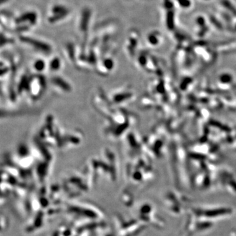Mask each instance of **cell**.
I'll return each instance as SVG.
<instances>
[{
    "label": "cell",
    "instance_id": "cell-1",
    "mask_svg": "<svg viewBox=\"0 0 236 236\" xmlns=\"http://www.w3.org/2000/svg\"><path fill=\"white\" fill-rule=\"evenodd\" d=\"M20 40L22 41L23 42L27 43L28 45L33 46L34 47V48L36 49L43 51H48L51 49V47L47 43H43V41H39L38 39L31 38L27 36H22L20 38Z\"/></svg>",
    "mask_w": 236,
    "mask_h": 236
},
{
    "label": "cell",
    "instance_id": "cell-2",
    "mask_svg": "<svg viewBox=\"0 0 236 236\" xmlns=\"http://www.w3.org/2000/svg\"><path fill=\"white\" fill-rule=\"evenodd\" d=\"M91 17V12L88 9L83 11L82 15V18L80 22V28L83 31H85L87 28V25L89 24V20Z\"/></svg>",
    "mask_w": 236,
    "mask_h": 236
},
{
    "label": "cell",
    "instance_id": "cell-3",
    "mask_svg": "<svg viewBox=\"0 0 236 236\" xmlns=\"http://www.w3.org/2000/svg\"><path fill=\"white\" fill-rule=\"evenodd\" d=\"M167 25L169 29H173L174 28V13L169 12L167 17Z\"/></svg>",
    "mask_w": 236,
    "mask_h": 236
},
{
    "label": "cell",
    "instance_id": "cell-4",
    "mask_svg": "<svg viewBox=\"0 0 236 236\" xmlns=\"http://www.w3.org/2000/svg\"><path fill=\"white\" fill-rule=\"evenodd\" d=\"M222 3H223V5L226 8H227L228 9H229V10H231V11H232L233 13H235L236 11L235 10L234 7H233L232 6V5L228 1H227V0H224V1H222Z\"/></svg>",
    "mask_w": 236,
    "mask_h": 236
},
{
    "label": "cell",
    "instance_id": "cell-5",
    "mask_svg": "<svg viewBox=\"0 0 236 236\" xmlns=\"http://www.w3.org/2000/svg\"><path fill=\"white\" fill-rule=\"evenodd\" d=\"M177 1L180 5V6L184 8H188L190 7L191 2L189 0H177Z\"/></svg>",
    "mask_w": 236,
    "mask_h": 236
},
{
    "label": "cell",
    "instance_id": "cell-6",
    "mask_svg": "<svg viewBox=\"0 0 236 236\" xmlns=\"http://www.w3.org/2000/svg\"><path fill=\"white\" fill-rule=\"evenodd\" d=\"M148 40L152 44H156L158 43V38H157L156 35L155 34H150L148 38Z\"/></svg>",
    "mask_w": 236,
    "mask_h": 236
},
{
    "label": "cell",
    "instance_id": "cell-7",
    "mask_svg": "<svg viewBox=\"0 0 236 236\" xmlns=\"http://www.w3.org/2000/svg\"><path fill=\"white\" fill-rule=\"evenodd\" d=\"M44 66V62L43 61H38L36 63V69H39V70H43Z\"/></svg>",
    "mask_w": 236,
    "mask_h": 236
}]
</instances>
